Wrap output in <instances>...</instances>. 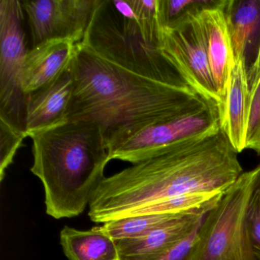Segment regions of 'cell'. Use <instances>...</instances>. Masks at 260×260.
I'll return each mask as SVG.
<instances>
[{"label": "cell", "instance_id": "obj_1", "mask_svg": "<svg viewBox=\"0 0 260 260\" xmlns=\"http://www.w3.org/2000/svg\"><path fill=\"white\" fill-rule=\"evenodd\" d=\"M237 153L221 127L162 147L106 177L92 196L95 223L128 217L160 201L198 192H226L243 174Z\"/></svg>", "mask_w": 260, "mask_h": 260}, {"label": "cell", "instance_id": "obj_2", "mask_svg": "<svg viewBox=\"0 0 260 260\" xmlns=\"http://www.w3.org/2000/svg\"><path fill=\"white\" fill-rule=\"evenodd\" d=\"M74 92L68 121L101 126L105 140L167 121L213 102L194 89L169 86L127 71L79 44L71 65Z\"/></svg>", "mask_w": 260, "mask_h": 260}, {"label": "cell", "instance_id": "obj_3", "mask_svg": "<svg viewBox=\"0 0 260 260\" xmlns=\"http://www.w3.org/2000/svg\"><path fill=\"white\" fill-rule=\"evenodd\" d=\"M31 138V171L43 184L47 214L55 219L80 215L112 160L101 126L87 120L68 121Z\"/></svg>", "mask_w": 260, "mask_h": 260}, {"label": "cell", "instance_id": "obj_4", "mask_svg": "<svg viewBox=\"0 0 260 260\" xmlns=\"http://www.w3.org/2000/svg\"><path fill=\"white\" fill-rule=\"evenodd\" d=\"M158 6L159 0H101L81 44L138 75L192 89L161 52Z\"/></svg>", "mask_w": 260, "mask_h": 260}, {"label": "cell", "instance_id": "obj_5", "mask_svg": "<svg viewBox=\"0 0 260 260\" xmlns=\"http://www.w3.org/2000/svg\"><path fill=\"white\" fill-rule=\"evenodd\" d=\"M250 183L251 172H243L205 215L191 260H251L246 228Z\"/></svg>", "mask_w": 260, "mask_h": 260}, {"label": "cell", "instance_id": "obj_6", "mask_svg": "<svg viewBox=\"0 0 260 260\" xmlns=\"http://www.w3.org/2000/svg\"><path fill=\"white\" fill-rule=\"evenodd\" d=\"M219 105L208 103L197 110L115 135L106 141L111 159L138 164L162 147L200 136L221 127Z\"/></svg>", "mask_w": 260, "mask_h": 260}, {"label": "cell", "instance_id": "obj_7", "mask_svg": "<svg viewBox=\"0 0 260 260\" xmlns=\"http://www.w3.org/2000/svg\"><path fill=\"white\" fill-rule=\"evenodd\" d=\"M24 21L22 1H0V121L26 134L22 80L29 50Z\"/></svg>", "mask_w": 260, "mask_h": 260}, {"label": "cell", "instance_id": "obj_8", "mask_svg": "<svg viewBox=\"0 0 260 260\" xmlns=\"http://www.w3.org/2000/svg\"><path fill=\"white\" fill-rule=\"evenodd\" d=\"M199 13L187 16L171 28H162L159 48L198 94L219 105L222 115L223 102L211 74Z\"/></svg>", "mask_w": 260, "mask_h": 260}, {"label": "cell", "instance_id": "obj_9", "mask_svg": "<svg viewBox=\"0 0 260 260\" xmlns=\"http://www.w3.org/2000/svg\"><path fill=\"white\" fill-rule=\"evenodd\" d=\"M100 1H22L32 47L54 39H69L77 45L81 44Z\"/></svg>", "mask_w": 260, "mask_h": 260}, {"label": "cell", "instance_id": "obj_10", "mask_svg": "<svg viewBox=\"0 0 260 260\" xmlns=\"http://www.w3.org/2000/svg\"><path fill=\"white\" fill-rule=\"evenodd\" d=\"M74 92L68 71L54 83L25 96V130L28 137L68 122Z\"/></svg>", "mask_w": 260, "mask_h": 260}, {"label": "cell", "instance_id": "obj_11", "mask_svg": "<svg viewBox=\"0 0 260 260\" xmlns=\"http://www.w3.org/2000/svg\"><path fill=\"white\" fill-rule=\"evenodd\" d=\"M77 44L69 39L46 41L28 51L22 71L25 95L48 86L71 69Z\"/></svg>", "mask_w": 260, "mask_h": 260}, {"label": "cell", "instance_id": "obj_12", "mask_svg": "<svg viewBox=\"0 0 260 260\" xmlns=\"http://www.w3.org/2000/svg\"><path fill=\"white\" fill-rule=\"evenodd\" d=\"M207 214L198 211L182 214L142 237L116 241L120 260H145L167 252L191 235Z\"/></svg>", "mask_w": 260, "mask_h": 260}, {"label": "cell", "instance_id": "obj_13", "mask_svg": "<svg viewBox=\"0 0 260 260\" xmlns=\"http://www.w3.org/2000/svg\"><path fill=\"white\" fill-rule=\"evenodd\" d=\"M222 5L202 10L199 17L211 74L224 106L234 57Z\"/></svg>", "mask_w": 260, "mask_h": 260}, {"label": "cell", "instance_id": "obj_14", "mask_svg": "<svg viewBox=\"0 0 260 260\" xmlns=\"http://www.w3.org/2000/svg\"><path fill=\"white\" fill-rule=\"evenodd\" d=\"M221 9L234 60H243L248 71L252 64L250 54L254 51L256 56L259 46L260 0H224Z\"/></svg>", "mask_w": 260, "mask_h": 260}, {"label": "cell", "instance_id": "obj_15", "mask_svg": "<svg viewBox=\"0 0 260 260\" xmlns=\"http://www.w3.org/2000/svg\"><path fill=\"white\" fill-rule=\"evenodd\" d=\"M250 89L246 63L234 60L221 115V128L237 153L246 149Z\"/></svg>", "mask_w": 260, "mask_h": 260}, {"label": "cell", "instance_id": "obj_16", "mask_svg": "<svg viewBox=\"0 0 260 260\" xmlns=\"http://www.w3.org/2000/svg\"><path fill=\"white\" fill-rule=\"evenodd\" d=\"M60 242L69 260H120L116 241L102 226L86 231L63 226Z\"/></svg>", "mask_w": 260, "mask_h": 260}, {"label": "cell", "instance_id": "obj_17", "mask_svg": "<svg viewBox=\"0 0 260 260\" xmlns=\"http://www.w3.org/2000/svg\"><path fill=\"white\" fill-rule=\"evenodd\" d=\"M182 214H141L130 216L106 222L102 226L112 239L115 241H118L142 237L166 222Z\"/></svg>", "mask_w": 260, "mask_h": 260}, {"label": "cell", "instance_id": "obj_18", "mask_svg": "<svg viewBox=\"0 0 260 260\" xmlns=\"http://www.w3.org/2000/svg\"><path fill=\"white\" fill-rule=\"evenodd\" d=\"M251 172L246 228L251 260H260V164Z\"/></svg>", "mask_w": 260, "mask_h": 260}, {"label": "cell", "instance_id": "obj_19", "mask_svg": "<svg viewBox=\"0 0 260 260\" xmlns=\"http://www.w3.org/2000/svg\"><path fill=\"white\" fill-rule=\"evenodd\" d=\"M223 3V0H159L161 28H171L190 15L205 9L220 7Z\"/></svg>", "mask_w": 260, "mask_h": 260}, {"label": "cell", "instance_id": "obj_20", "mask_svg": "<svg viewBox=\"0 0 260 260\" xmlns=\"http://www.w3.org/2000/svg\"><path fill=\"white\" fill-rule=\"evenodd\" d=\"M24 132H19L4 121H0V181L3 182L6 171L14 160L22 141L27 138Z\"/></svg>", "mask_w": 260, "mask_h": 260}, {"label": "cell", "instance_id": "obj_21", "mask_svg": "<svg viewBox=\"0 0 260 260\" xmlns=\"http://www.w3.org/2000/svg\"><path fill=\"white\" fill-rule=\"evenodd\" d=\"M246 149L260 154V79L250 91Z\"/></svg>", "mask_w": 260, "mask_h": 260}, {"label": "cell", "instance_id": "obj_22", "mask_svg": "<svg viewBox=\"0 0 260 260\" xmlns=\"http://www.w3.org/2000/svg\"><path fill=\"white\" fill-rule=\"evenodd\" d=\"M201 224L194 230L191 235L188 236L185 240H182L167 252L145 260H191V252H192L193 246L196 243L198 231Z\"/></svg>", "mask_w": 260, "mask_h": 260}, {"label": "cell", "instance_id": "obj_23", "mask_svg": "<svg viewBox=\"0 0 260 260\" xmlns=\"http://www.w3.org/2000/svg\"><path fill=\"white\" fill-rule=\"evenodd\" d=\"M247 77L249 89L251 91L260 79V43L258 52H257L256 58H255L252 68L247 72Z\"/></svg>", "mask_w": 260, "mask_h": 260}]
</instances>
